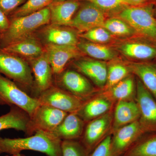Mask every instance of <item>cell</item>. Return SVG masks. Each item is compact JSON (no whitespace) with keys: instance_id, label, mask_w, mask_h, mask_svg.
Masks as SVG:
<instances>
[{"instance_id":"cell-1","label":"cell","mask_w":156,"mask_h":156,"mask_svg":"<svg viewBox=\"0 0 156 156\" xmlns=\"http://www.w3.org/2000/svg\"><path fill=\"white\" fill-rule=\"evenodd\" d=\"M62 140L51 132L39 131L24 138L0 137V154L5 153L18 156L23 151H33L44 154L47 156H62Z\"/></svg>"},{"instance_id":"cell-2","label":"cell","mask_w":156,"mask_h":156,"mask_svg":"<svg viewBox=\"0 0 156 156\" xmlns=\"http://www.w3.org/2000/svg\"><path fill=\"white\" fill-rule=\"evenodd\" d=\"M50 20L49 7L34 13L22 16L11 18L9 28L2 34V48L11 43L26 38L30 34Z\"/></svg>"},{"instance_id":"cell-3","label":"cell","mask_w":156,"mask_h":156,"mask_svg":"<svg viewBox=\"0 0 156 156\" xmlns=\"http://www.w3.org/2000/svg\"><path fill=\"white\" fill-rule=\"evenodd\" d=\"M151 5L126 7L119 14L121 19L139 34L156 41V19Z\"/></svg>"},{"instance_id":"cell-4","label":"cell","mask_w":156,"mask_h":156,"mask_svg":"<svg viewBox=\"0 0 156 156\" xmlns=\"http://www.w3.org/2000/svg\"><path fill=\"white\" fill-rule=\"evenodd\" d=\"M16 106L30 117L40 105L37 98L29 95L14 81L0 74V105Z\"/></svg>"},{"instance_id":"cell-5","label":"cell","mask_w":156,"mask_h":156,"mask_svg":"<svg viewBox=\"0 0 156 156\" xmlns=\"http://www.w3.org/2000/svg\"><path fill=\"white\" fill-rule=\"evenodd\" d=\"M0 74L12 80L16 84L31 87L33 78L30 67L26 62L15 54L0 48Z\"/></svg>"},{"instance_id":"cell-6","label":"cell","mask_w":156,"mask_h":156,"mask_svg":"<svg viewBox=\"0 0 156 156\" xmlns=\"http://www.w3.org/2000/svg\"><path fill=\"white\" fill-rule=\"evenodd\" d=\"M68 114L52 107L41 105L30 117L25 134L30 136L39 131L52 132Z\"/></svg>"},{"instance_id":"cell-7","label":"cell","mask_w":156,"mask_h":156,"mask_svg":"<svg viewBox=\"0 0 156 156\" xmlns=\"http://www.w3.org/2000/svg\"><path fill=\"white\" fill-rule=\"evenodd\" d=\"M113 109L86 124L80 140L89 154H91L102 140L111 134Z\"/></svg>"},{"instance_id":"cell-8","label":"cell","mask_w":156,"mask_h":156,"mask_svg":"<svg viewBox=\"0 0 156 156\" xmlns=\"http://www.w3.org/2000/svg\"><path fill=\"white\" fill-rule=\"evenodd\" d=\"M37 98L41 105L52 107L68 113L77 112L86 101L66 90L52 87L42 92Z\"/></svg>"},{"instance_id":"cell-9","label":"cell","mask_w":156,"mask_h":156,"mask_svg":"<svg viewBox=\"0 0 156 156\" xmlns=\"http://www.w3.org/2000/svg\"><path fill=\"white\" fill-rule=\"evenodd\" d=\"M135 100L140 112L138 121L144 131L145 133H156V100L138 78Z\"/></svg>"},{"instance_id":"cell-10","label":"cell","mask_w":156,"mask_h":156,"mask_svg":"<svg viewBox=\"0 0 156 156\" xmlns=\"http://www.w3.org/2000/svg\"><path fill=\"white\" fill-rule=\"evenodd\" d=\"M146 134L139 121L120 128L112 134L111 147L115 156H122L144 134Z\"/></svg>"},{"instance_id":"cell-11","label":"cell","mask_w":156,"mask_h":156,"mask_svg":"<svg viewBox=\"0 0 156 156\" xmlns=\"http://www.w3.org/2000/svg\"><path fill=\"white\" fill-rule=\"evenodd\" d=\"M74 17L69 26L84 33L98 27H103L105 22L104 11L92 3L87 2Z\"/></svg>"},{"instance_id":"cell-12","label":"cell","mask_w":156,"mask_h":156,"mask_svg":"<svg viewBox=\"0 0 156 156\" xmlns=\"http://www.w3.org/2000/svg\"><path fill=\"white\" fill-rule=\"evenodd\" d=\"M60 83L65 90L84 101L89 100L97 93L87 78L75 71L68 70L63 73Z\"/></svg>"},{"instance_id":"cell-13","label":"cell","mask_w":156,"mask_h":156,"mask_svg":"<svg viewBox=\"0 0 156 156\" xmlns=\"http://www.w3.org/2000/svg\"><path fill=\"white\" fill-rule=\"evenodd\" d=\"M79 50L76 46H61L51 44L48 45L46 54L53 73L59 75L63 72L68 62L80 56Z\"/></svg>"},{"instance_id":"cell-14","label":"cell","mask_w":156,"mask_h":156,"mask_svg":"<svg viewBox=\"0 0 156 156\" xmlns=\"http://www.w3.org/2000/svg\"><path fill=\"white\" fill-rule=\"evenodd\" d=\"M140 117V112L136 100L118 101L113 109L111 134L123 126L138 121Z\"/></svg>"},{"instance_id":"cell-15","label":"cell","mask_w":156,"mask_h":156,"mask_svg":"<svg viewBox=\"0 0 156 156\" xmlns=\"http://www.w3.org/2000/svg\"><path fill=\"white\" fill-rule=\"evenodd\" d=\"M115 104L109 98L98 93L89 100L76 113L86 122L101 116L114 108Z\"/></svg>"},{"instance_id":"cell-16","label":"cell","mask_w":156,"mask_h":156,"mask_svg":"<svg viewBox=\"0 0 156 156\" xmlns=\"http://www.w3.org/2000/svg\"><path fill=\"white\" fill-rule=\"evenodd\" d=\"M87 122L76 113H68L57 128L52 131L61 140H80L83 133Z\"/></svg>"},{"instance_id":"cell-17","label":"cell","mask_w":156,"mask_h":156,"mask_svg":"<svg viewBox=\"0 0 156 156\" xmlns=\"http://www.w3.org/2000/svg\"><path fill=\"white\" fill-rule=\"evenodd\" d=\"M75 66L79 72L87 76L99 89H104L108 73V66L105 62L98 60H81L76 62Z\"/></svg>"},{"instance_id":"cell-18","label":"cell","mask_w":156,"mask_h":156,"mask_svg":"<svg viewBox=\"0 0 156 156\" xmlns=\"http://www.w3.org/2000/svg\"><path fill=\"white\" fill-rule=\"evenodd\" d=\"M32 70L34 76L37 98L42 92L51 87L52 85V68L48 56L42 54L34 60L32 64Z\"/></svg>"},{"instance_id":"cell-19","label":"cell","mask_w":156,"mask_h":156,"mask_svg":"<svg viewBox=\"0 0 156 156\" xmlns=\"http://www.w3.org/2000/svg\"><path fill=\"white\" fill-rule=\"evenodd\" d=\"M79 6L80 3L76 0L51 3L48 6L51 23L55 25H69Z\"/></svg>"},{"instance_id":"cell-20","label":"cell","mask_w":156,"mask_h":156,"mask_svg":"<svg viewBox=\"0 0 156 156\" xmlns=\"http://www.w3.org/2000/svg\"><path fill=\"white\" fill-rule=\"evenodd\" d=\"M100 93L115 104L122 101L135 100L136 80L134 76L130 74L112 88Z\"/></svg>"},{"instance_id":"cell-21","label":"cell","mask_w":156,"mask_h":156,"mask_svg":"<svg viewBox=\"0 0 156 156\" xmlns=\"http://www.w3.org/2000/svg\"><path fill=\"white\" fill-rule=\"evenodd\" d=\"M30 119L29 115L22 109L11 106L9 112L0 116V131L13 129L25 133Z\"/></svg>"},{"instance_id":"cell-22","label":"cell","mask_w":156,"mask_h":156,"mask_svg":"<svg viewBox=\"0 0 156 156\" xmlns=\"http://www.w3.org/2000/svg\"><path fill=\"white\" fill-rule=\"evenodd\" d=\"M128 68L156 100V66L146 63H133Z\"/></svg>"},{"instance_id":"cell-23","label":"cell","mask_w":156,"mask_h":156,"mask_svg":"<svg viewBox=\"0 0 156 156\" xmlns=\"http://www.w3.org/2000/svg\"><path fill=\"white\" fill-rule=\"evenodd\" d=\"M122 156H156V133H146Z\"/></svg>"},{"instance_id":"cell-24","label":"cell","mask_w":156,"mask_h":156,"mask_svg":"<svg viewBox=\"0 0 156 156\" xmlns=\"http://www.w3.org/2000/svg\"><path fill=\"white\" fill-rule=\"evenodd\" d=\"M3 48L9 53L27 57H38L43 54V49L38 42L28 38L11 43Z\"/></svg>"},{"instance_id":"cell-25","label":"cell","mask_w":156,"mask_h":156,"mask_svg":"<svg viewBox=\"0 0 156 156\" xmlns=\"http://www.w3.org/2000/svg\"><path fill=\"white\" fill-rule=\"evenodd\" d=\"M119 50L125 56L138 60H147L156 56V48L143 43H126L120 46Z\"/></svg>"},{"instance_id":"cell-26","label":"cell","mask_w":156,"mask_h":156,"mask_svg":"<svg viewBox=\"0 0 156 156\" xmlns=\"http://www.w3.org/2000/svg\"><path fill=\"white\" fill-rule=\"evenodd\" d=\"M46 38L53 44L61 46H76L78 39L73 32L58 28H51L47 30Z\"/></svg>"},{"instance_id":"cell-27","label":"cell","mask_w":156,"mask_h":156,"mask_svg":"<svg viewBox=\"0 0 156 156\" xmlns=\"http://www.w3.org/2000/svg\"><path fill=\"white\" fill-rule=\"evenodd\" d=\"M78 48L89 56L99 60H112L115 57L114 52L112 49L100 44L82 42L78 45Z\"/></svg>"},{"instance_id":"cell-28","label":"cell","mask_w":156,"mask_h":156,"mask_svg":"<svg viewBox=\"0 0 156 156\" xmlns=\"http://www.w3.org/2000/svg\"><path fill=\"white\" fill-rule=\"evenodd\" d=\"M129 68L123 64L111 65L108 67L106 85L102 91H105L118 83L130 75Z\"/></svg>"},{"instance_id":"cell-29","label":"cell","mask_w":156,"mask_h":156,"mask_svg":"<svg viewBox=\"0 0 156 156\" xmlns=\"http://www.w3.org/2000/svg\"><path fill=\"white\" fill-rule=\"evenodd\" d=\"M53 0H27L11 14V18L22 17L48 7Z\"/></svg>"},{"instance_id":"cell-30","label":"cell","mask_w":156,"mask_h":156,"mask_svg":"<svg viewBox=\"0 0 156 156\" xmlns=\"http://www.w3.org/2000/svg\"><path fill=\"white\" fill-rule=\"evenodd\" d=\"M103 27L111 34L119 36L130 35L133 33L131 27L121 18H112L107 20Z\"/></svg>"},{"instance_id":"cell-31","label":"cell","mask_w":156,"mask_h":156,"mask_svg":"<svg viewBox=\"0 0 156 156\" xmlns=\"http://www.w3.org/2000/svg\"><path fill=\"white\" fill-rule=\"evenodd\" d=\"M62 156H89V153L80 140H62Z\"/></svg>"},{"instance_id":"cell-32","label":"cell","mask_w":156,"mask_h":156,"mask_svg":"<svg viewBox=\"0 0 156 156\" xmlns=\"http://www.w3.org/2000/svg\"><path fill=\"white\" fill-rule=\"evenodd\" d=\"M81 37L98 44L107 43L111 39V34L104 27L92 29L82 34Z\"/></svg>"},{"instance_id":"cell-33","label":"cell","mask_w":156,"mask_h":156,"mask_svg":"<svg viewBox=\"0 0 156 156\" xmlns=\"http://www.w3.org/2000/svg\"><path fill=\"white\" fill-rule=\"evenodd\" d=\"M92 3L103 11L115 10L128 5L127 0H83Z\"/></svg>"},{"instance_id":"cell-34","label":"cell","mask_w":156,"mask_h":156,"mask_svg":"<svg viewBox=\"0 0 156 156\" xmlns=\"http://www.w3.org/2000/svg\"><path fill=\"white\" fill-rule=\"evenodd\" d=\"M112 134H109L94 149L89 156H115L111 147Z\"/></svg>"},{"instance_id":"cell-35","label":"cell","mask_w":156,"mask_h":156,"mask_svg":"<svg viewBox=\"0 0 156 156\" xmlns=\"http://www.w3.org/2000/svg\"><path fill=\"white\" fill-rule=\"evenodd\" d=\"M25 0H0V9L8 16L12 14Z\"/></svg>"},{"instance_id":"cell-36","label":"cell","mask_w":156,"mask_h":156,"mask_svg":"<svg viewBox=\"0 0 156 156\" xmlns=\"http://www.w3.org/2000/svg\"><path fill=\"white\" fill-rule=\"evenodd\" d=\"M10 20L7 15L0 9V34H2L9 28Z\"/></svg>"},{"instance_id":"cell-37","label":"cell","mask_w":156,"mask_h":156,"mask_svg":"<svg viewBox=\"0 0 156 156\" xmlns=\"http://www.w3.org/2000/svg\"><path fill=\"white\" fill-rule=\"evenodd\" d=\"M147 0H127L128 5L131 6L140 5Z\"/></svg>"},{"instance_id":"cell-38","label":"cell","mask_w":156,"mask_h":156,"mask_svg":"<svg viewBox=\"0 0 156 156\" xmlns=\"http://www.w3.org/2000/svg\"><path fill=\"white\" fill-rule=\"evenodd\" d=\"M65 1H66V0H53L52 2H63Z\"/></svg>"},{"instance_id":"cell-39","label":"cell","mask_w":156,"mask_h":156,"mask_svg":"<svg viewBox=\"0 0 156 156\" xmlns=\"http://www.w3.org/2000/svg\"><path fill=\"white\" fill-rule=\"evenodd\" d=\"M154 14L156 16V9L154 10Z\"/></svg>"},{"instance_id":"cell-40","label":"cell","mask_w":156,"mask_h":156,"mask_svg":"<svg viewBox=\"0 0 156 156\" xmlns=\"http://www.w3.org/2000/svg\"><path fill=\"white\" fill-rule=\"evenodd\" d=\"M18 156H26L24 154H20Z\"/></svg>"},{"instance_id":"cell-41","label":"cell","mask_w":156,"mask_h":156,"mask_svg":"<svg viewBox=\"0 0 156 156\" xmlns=\"http://www.w3.org/2000/svg\"><path fill=\"white\" fill-rule=\"evenodd\" d=\"M1 38H2V34H0V41H1Z\"/></svg>"},{"instance_id":"cell-42","label":"cell","mask_w":156,"mask_h":156,"mask_svg":"<svg viewBox=\"0 0 156 156\" xmlns=\"http://www.w3.org/2000/svg\"><path fill=\"white\" fill-rule=\"evenodd\" d=\"M5 156H10V155H5Z\"/></svg>"}]
</instances>
